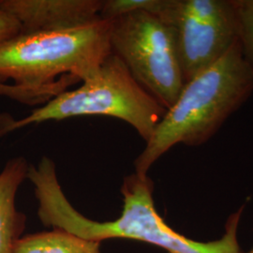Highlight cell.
<instances>
[{
    "label": "cell",
    "mask_w": 253,
    "mask_h": 253,
    "mask_svg": "<svg viewBox=\"0 0 253 253\" xmlns=\"http://www.w3.org/2000/svg\"><path fill=\"white\" fill-rule=\"evenodd\" d=\"M39 202L38 216L46 227L59 228L85 239L102 242L122 238L142 241L167 253H242L238 243V227L245 206L231 214L225 233L219 239L198 242L169 226L155 208L154 183L149 176L135 172L123 179V208L112 221L100 222L84 217L66 197L52 161H42L28 172Z\"/></svg>",
    "instance_id": "1"
},
{
    "label": "cell",
    "mask_w": 253,
    "mask_h": 253,
    "mask_svg": "<svg viewBox=\"0 0 253 253\" xmlns=\"http://www.w3.org/2000/svg\"><path fill=\"white\" fill-rule=\"evenodd\" d=\"M253 93V72L239 40L217 63L185 84L134 162L145 177L151 166L177 144L205 145Z\"/></svg>",
    "instance_id": "2"
},
{
    "label": "cell",
    "mask_w": 253,
    "mask_h": 253,
    "mask_svg": "<svg viewBox=\"0 0 253 253\" xmlns=\"http://www.w3.org/2000/svg\"><path fill=\"white\" fill-rule=\"evenodd\" d=\"M112 20L78 27L20 33L0 45V83L42 87L61 77L88 78L112 53Z\"/></svg>",
    "instance_id": "3"
},
{
    "label": "cell",
    "mask_w": 253,
    "mask_h": 253,
    "mask_svg": "<svg viewBox=\"0 0 253 253\" xmlns=\"http://www.w3.org/2000/svg\"><path fill=\"white\" fill-rule=\"evenodd\" d=\"M81 84L75 89L61 92L25 118L0 115V137L47 121L102 116L125 121L146 143L167 112L135 81L114 53Z\"/></svg>",
    "instance_id": "4"
},
{
    "label": "cell",
    "mask_w": 253,
    "mask_h": 253,
    "mask_svg": "<svg viewBox=\"0 0 253 253\" xmlns=\"http://www.w3.org/2000/svg\"><path fill=\"white\" fill-rule=\"evenodd\" d=\"M112 22V53L149 95L166 110L171 108L186 84L174 28L145 9Z\"/></svg>",
    "instance_id": "5"
},
{
    "label": "cell",
    "mask_w": 253,
    "mask_h": 253,
    "mask_svg": "<svg viewBox=\"0 0 253 253\" xmlns=\"http://www.w3.org/2000/svg\"><path fill=\"white\" fill-rule=\"evenodd\" d=\"M159 17L174 28L185 83L217 63L239 40L234 0H166Z\"/></svg>",
    "instance_id": "6"
},
{
    "label": "cell",
    "mask_w": 253,
    "mask_h": 253,
    "mask_svg": "<svg viewBox=\"0 0 253 253\" xmlns=\"http://www.w3.org/2000/svg\"><path fill=\"white\" fill-rule=\"evenodd\" d=\"M103 0H0V9L12 15L21 33L78 27L100 18Z\"/></svg>",
    "instance_id": "7"
},
{
    "label": "cell",
    "mask_w": 253,
    "mask_h": 253,
    "mask_svg": "<svg viewBox=\"0 0 253 253\" xmlns=\"http://www.w3.org/2000/svg\"><path fill=\"white\" fill-rule=\"evenodd\" d=\"M29 164L24 157L9 160L0 172V253H12L27 226V217L16 208V194L26 180Z\"/></svg>",
    "instance_id": "8"
},
{
    "label": "cell",
    "mask_w": 253,
    "mask_h": 253,
    "mask_svg": "<svg viewBox=\"0 0 253 253\" xmlns=\"http://www.w3.org/2000/svg\"><path fill=\"white\" fill-rule=\"evenodd\" d=\"M99 241L53 228L20 237L13 245L12 253H102Z\"/></svg>",
    "instance_id": "9"
},
{
    "label": "cell",
    "mask_w": 253,
    "mask_h": 253,
    "mask_svg": "<svg viewBox=\"0 0 253 253\" xmlns=\"http://www.w3.org/2000/svg\"><path fill=\"white\" fill-rule=\"evenodd\" d=\"M165 0H105L100 9V18L114 20L127 12L145 9L159 16Z\"/></svg>",
    "instance_id": "10"
},
{
    "label": "cell",
    "mask_w": 253,
    "mask_h": 253,
    "mask_svg": "<svg viewBox=\"0 0 253 253\" xmlns=\"http://www.w3.org/2000/svg\"><path fill=\"white\" fill-rule=\"evenodd\" d=\"M54 95L52 86L27 87L17 84L0 83V97H6L27 105L44 104Z\"/></svg>",
    "instance_id": "11"
},
{
    "label": "cell",
    "mask_w": 253,
    "mask_h": 253,
    "mask_svg": "<svg viewBox=\"0 0 253 253\" xmlns=\"http://www.w3.org/2000/svg\"><path fill=\"white\" fill-rule=\"evenodd\" d=\"M21 33L18 21L5 10L0 9V45Z\"/></svg>",
    "instance_id": "12"
},
{
    "label": "cell",
    "mask_w": 253,
    "mask_h": 253,
    "mask_svg": "<svg viewBox=\"0 0 253 253\" xmlns=\"http://www.w3.org/2000/svg\"><path fill=\"white\" fill-rule=\"evenodd\" d=\"M241 48H242V53L244 55V58L248 64L250 65V67L253 72V41L241 43Z\"/></svg>",
    "instance_id": "13"
},
{
    "label": "cell",
    "mask_w": 253,
    "mask_h": 253,
    "mask_svg": "<svg viewBox=\"0 0 253 253\" xmlns=\"http://www.w3.org/2000/svg\"><path fill=\"white\" fill-rule=\"evenodd\" d=\"M253 253V249H252V250H251V251H250V252H248V253H244V252H243V253Z\"/></svg>",
    "instance_id": "14"
}]
</instances>
